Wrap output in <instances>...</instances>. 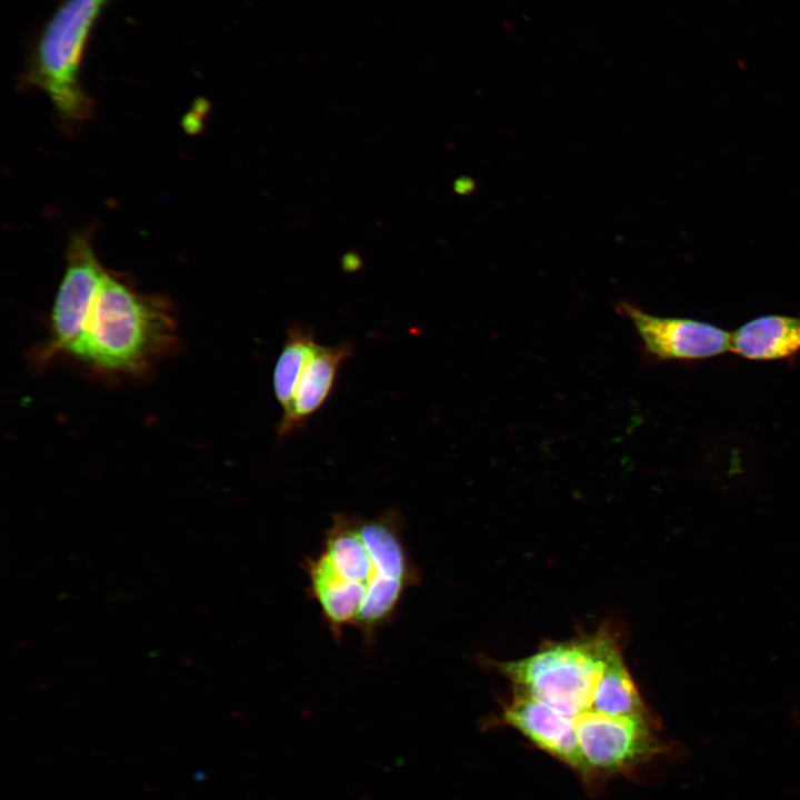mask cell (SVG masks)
<instances>
[{
	"label": "cell",
	"mask_w": 800,
	"mask_h": 800,
	"mask_svg": "<svg viewBox=\"0 0 800 800\" xmlns=\"http://www.w3.org/2000/svg\"><path fill=\"white\" fill-rule=\"evenodd\" d=\"M363 267L362 257L358 251L349 250L341 258V268L344 272L353 273Z\"/></svg>",
	"instance_id": "13"
},
{
	"label": "cell",
	"mask_w": 800,
	"mask_h": 800,
	"mask_svg": "<svg viewBox=\"0 0 800 800\" xmlns=\"http://www.w3.org/2000/svg\"><path fill=\"white\" fill-rule=\"evenodd\" d=\"M576 719L516 690L502 712L504 723L517 729L534 747L566 763L584 779Z\"/></svg>",
	"instance_id": "8"
},
{
	"label": "cell",
	"mask_w": 800,
	"mask_h": 800,
	"mask_svg": "<svg viewBox=\"0 0 800 800\" xmlns=\"http://www.w3.org/2000/svg\"><path fill=\"white\" fill-rule=\"evenodd\" d=\"M110 1L63 0L28 57L22 82L42 90L67 123L93 114V101L81 83V68L94 26Z\"/></svg>",
	"instance_id": "3"
},
{
	"label": "cell",
	"mask_w": 800,
	"mask_h": 800,
	"mask_svg": "<svg viewBox=\"0 0 800 800\" xmlns=\"http://www.w3.org/2000/svg\"><path fill=\"white\" fill-rule=\"evenodd\" d=\"M620 653L606 631L552 643L533 654L500 666L516 691L577 718L588 712L609 662Z\"/></svg>",
	"instance_id": "4"
},
{
	"label": "cell",
	"mask_w": 800,
	"mask_h": 800,
	"mask_svg": "<svg viewBox=\"0 0 800 800\" xmlns=\"http://www.w3.org/2000/svg\"><path fill=\"white\" fill-rule=\"evenodd\" d=\"M730 351L757 361L781 360L800 352V318L767 314L731 333Z\"/></svg>",
	"instance_id": "10"
},
{
	"label": "cell",
	"mask_w": 800,
	"mask_h": 800,
	"mask_svg": "<svg viewBox=\"0 0 800 800\" xmlns=\"http://www.w3.org/2000/svg\"><path fill=\"white\" fill-rule=\"evenodd\" d=\"M302 567L309 596L334 638L356 628L368 644L420 581L398 509L373 518L332 514L320 550Z\"/></svg>",
	"instance_id": "1"
},
{
	"label": "cell",
	"mask_w": 800,
	"mask_h": 800,
	"mask_svg": "<svg viewBox=\"0 0 800 800\" xmlns=\"http://www.w3.org/2000/svg\"><path fill=\"white\" fill-rule=\"evenodd\" d=\"M178 344L169 299L106 272L82 332L66 356L102 374L142 376Z\"/></svg>",
	"instance_id": "2"
},
{
	"label": "cell",
	"mask_w": 800,
	"mask_h": 800,
	"mask_svg": "<svg viewBox=\"0 0 800 800\" xmlns=\"http://www.w3.org/2000/svg\"><path fill=\"white\" fill-rule=\"evenodd\" d=\"M353 344H317L307 359L298 379L293 399L278 423V436L287 437L303 427L329 399L342 363L353 354Z\"/></svg>",
	"instance_id": "9"
},
{
	"label": "cell",
	"mask_w": 800,
	"mask_h": 800,
	"mask_svg": "<svg viewBox=\"0 0 800 800\" xmlns=\"http://www.w3.org/2000/svg\"><path fill=\"white\" fill-rule=\"evenodd\" d=\"M618 311L632 323L646 351L660 360H701L730 350L731 333L704 321L652 316L620 302Z\"/></svg>",
	"instance_id": "7"
},
{
	"label": "cell",
	"mask_w": 800,
	"mask_h": 800,
	"mask_svg": "<svg viewBox=\"0 0 800 800\" xmlns=\"http://www.w3.org/2000/svg\"><path fill=\"white\" fill-rule=\"evenodd\" d=\"M576 731L587 782L629 772L658 750L649 713L613 717L589 711L577 717Z\"/></svg>",
	"instance_id": "5"
},
{
	"label": "cell",
	"mask_w": 800,
	"mask_h": 800,
	"mask_svg": "<svg viewBox=\"0 0 800 800\" xmlns=\"http://www.w3.org/2000/svg\"><path fill=\"white\" fill-rule=\"evenodd\" d=\"M589 711L613 717L649 713L621 652L609 662L600 678Z\"/></svg>",
	"instance_id": "11"
},
{
	"label": "cell",
	"mask_w": 800,
	"mask_h": 800,
	"mask_svg": "<svg viewBox=\"0 0 800 800\" xmlns=\"http://www.w3.org/2000/svg\"><path fill=\"white\" fill-rule=\"evenodd\" d=\"M106 272L94 254L90 232L74 233L69 242L66 270L51 309L49 334L40 348L41 362L56 356H66L79 339Z\"/></svg>",
	"instance_id": "6"
},
{
	"label": "cell",
	"mask_w": 800,
	"mask_h": 800,
	"mask_svg": "<svg viewBox=\"0 0 800 800\" xmlns=\"http://www.w3.org/2000/svg\"><path fill=\"white\" fill-rule=\"evenodd\" d=\"M316 344L311 329L301 326L288 329L272 373L273 392L282 413L290 408L302 368Z\"/></svg>",
	"instance_id": "12"
}]
</instances>
